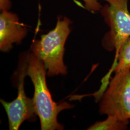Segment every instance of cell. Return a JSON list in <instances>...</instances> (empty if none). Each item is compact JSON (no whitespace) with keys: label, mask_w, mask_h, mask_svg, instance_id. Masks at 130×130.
<instances>
[{"label":"cell","mask_w":130,"mask_h":130,"mask_svg":"<svg viewBox=\"0 0 130 130\" xmlns=\"http://www.w3.org/2000/svg\"><path fill=\"white\" fill-rule=\"evenodd\" d=\"M24 60L26 73L34 85L32 99L41 130H63L64 126L57 121V115L61 111L72 108L74 106L66 102L57 103L53 100L47 85L46 70L42 61L32 52L26 54Z\"/></svg>","instance_id":"1"},{"label":"cell","mask_w":130,"mask_h":130,"mask_svg":"<svg viewBox=\"0 0 130 130\" xmlns=\"http://www.w3.org/2000/svg\"><path fill=\"white\" fill-rule=\"evenodd\" d=\"M70 24L68 18H59L55 28L42 35L31 46V52L42 62L49 76L65 75L68 73L64 55L65 43L70 32Z\"/></svg>","instance_id":"2"},{"label":"cell","mask_w":130,"mask_h":130,"mask_svg":"<svg viewBox=\"0 0 130 130\" xmlns=\"http://www.w3.org/2000/svg\"><path fill=\"white\" fill-rule=\"evenodd\" d=\"M100 99V114L130 120V68L115 73Z\"/></svg>","instance_id":"3"},{"label":"cell","mask_w":130,"mask_h":130,"mask_svg":"<svg viewBox=\"0 0 130 130\" xmlns=\"http://www.w3.org/2000/svg\"><path fill=\"white\" fill-rule=\"evenodd\" d=\"M104 1L108 5L102 8V14L110 29L103 38L102 45L107 51L115 50L117 55L123 43L130 37L128 0Z\"/></svg>","instance_id":"4"},{"label":"cell","mask_w":130,"mask_h":130,"mask_svg":"<svg viewBox=\"0 0 130 130\" xmlns=\"http://www.w3.org/2000/svg\"><path fill=\"white\" fill-rule=\"evenodd\" d=\"M18 84V96L11 102L1 99L7 113L10 130H19L24 121L32 120L37 115L32 98H28L24 90V79L27 76L24 62L20 63Z\"/></svg>","instance_id":"5"},{"label":"cell","mask_w":130,"mask_h":130,"mask_svg":"<svg viewBox=\"0 0 130 130\" xmlns=\"http://www.w3.org/2000/svg\"><path fill=\"white\" fill-rule=\"evenodd\" d=\"M27 29L19 22L16 14L2 11L0 14V50L10 51L13 44L21 43L27 34Z\"/></svg>","instance_id":"6"},{"label":"cell","mask_w":130,"mask_h":130,"mask_svg":"<svg viewBox=\"0 0 130 130\" xmlns=\"http://www.w3.org/2000/svg\"><path fill=\"white\" fill-rule=\"evenodd\" d=\"M130 123L129 120H121L116 117L108 115L107 119L97 121L87 129L88 130H125Z\"/></svg>","instance_id":"7"},{"label":"cell","mask_w":130,"mask_h":130,"mask_svg":"<svg viewBox=\"0 0 130 130\" xmlns=\"http://www.w3.org/2000/svg\"><path fill=\"white\" fill-rule=\"evenodd\" d=\"M114 60L111 70L114 73L130 68V37L121 45Z\"/></svg>","instance_id":"8"},{"label":"cell","mask_w":130,"mask_h":130,"mask_svg":"<svg viewBox=\"0 0 130 130\" xmlns=\"http://www.w3.org/2000/svg\"><path fill=\"white\" fill-rule=\"evenodd\" d=\"M86 9L93 12H95L102 8L101 5L98 0H83Z\"/></svg>","instance_id":"9"},{"label":"cell","mask_w":130,"mask_h":130,"mask_svg":"<svg viewBox=\"0 0 130 130\" xmlns=\"http://www.w3.org/2000/svg\"><path fill=\"white\" fill-rule=\"evenodd\" d=\"M11 3L10 0H0V9L2 11H7L10 8Z\"/></svg>","instance_id":"10"}]
</instances>
